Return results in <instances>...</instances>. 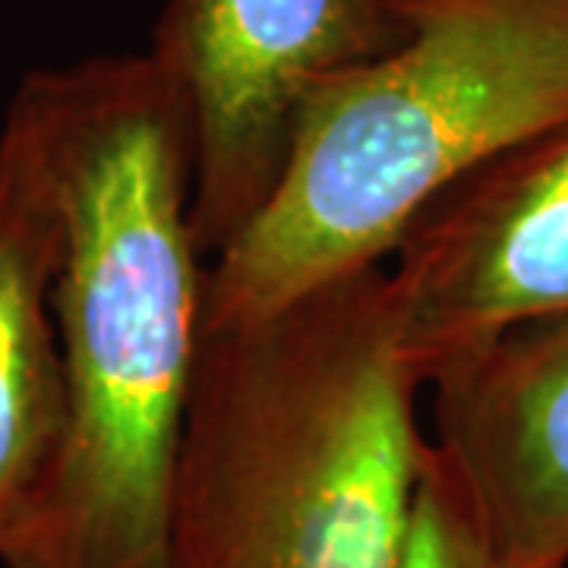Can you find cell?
<instances>
[{
	"mask_svg": "<svg viewBox=\"0 0 568 568\" xmlns=\"http://www.w3.org/2000/svg\"><path fill=\"white\" fill-rule=\"evenodd\" d=\"M433 436L508 568H568V313L429 379Z\"/></svg>",
	"mask_w": 568,
	"mask_h": 568,
	"instance_id": "obj_6",
	"label": "cell"
},
{
	"mask_svg": "<svg viewBox=\"0 0 568 568\" xmlns=\"http://www.w3.org/2000/svg\"><path fill=\"white\" fill-rule=\"evenodd\" d=\"M398 568H508L458 474L429 439Z\"/></svg>",
	"mask_w": 568,
	"mask_h": 568,
	"instance_id": "obj_8",
	"label": "cell"
},
{
	"mask_svg": "<svg viewBox=\"0 0 568 568\" xmlns=\"http://www.w3.org/2000/svg\"><path fill=\"white\" fill-rule=\"evenodd\" d=\"M386 268L424 388L508 328L568 313V123L448 186Z\"/></svg>",
	"mask_w": 568,
	"mask_h": 568,
	"instance_id": "obj_5",
	"label": "cell"
},
{
	"mask_svg": "<svg viewBox=\"0 0 568 568\" xmlns=\"http://www.w3.org/2000/svg\"><path fill=\"white\" fill-rule=\"evenodd\" d=\"M420 392L386 265L203 328L164 568H398Z\"/></svg>",
	"mask_w": 568,
	"mask_h": 568,
	"instance_id": "obj_2",
	"label": "cell"
},
{
	"mask_svg": "<svg viewBox=\"0 0 568 568\" xmlns=\"http://www.w3.org/2000/svg\"><path fill=\"white\" fill-rule=\"evenodd\" d=\"M13 111L54 193L63 429L3 568H164L203 347L190 123L149 51L32 70Z\"/></svg>",
	"mask_w": 568,
	"mask_h": 568,
	"instance_id": "obj_1",
	"label": "cell"
},
{
	"mask_svg": "<svg viewBox=\"0 0 568 568\" xmlns=\"http://www.w3.org/2000/svg\"><path fill=\"white\" fill-rule=\"evenodd\" d=\"M61 222L26 123H0V544L32 503L63 429L54 325Z\"/></svg>",
	"mask_w": 568,
	"mask_h": 568,
	"instance_id": "obj_7",
	"label": "cell"
},
{
	"mask_svg": "<svg viewBox=\"0 0 568 568\" xmlns=\"http://www.w3.org/2000/svg\"><path fill=\"white\" fill-rule=\"evenodd\" d=\"M402 36L392 0H164L149 54L190 123V224L205 263L278 190L306 102Z\"/></svg>",
	"mask_w": 568,
	"mask_h": 568,
	"instance_id": "obj_4",
	"label": "cell"
},
{
	"mask_svg": "<svg viewBox=\"0 0 568 568\" xmlns=\"http://www.w3.org/2000/svg\"><path fill=\"white\" fill-rule=\"evenodd\" d=\"M402 36L306 102L278 190L205 272L203 328L386 265L433 200L568 123V0H392Z\"/></svg>",
	"mask_w": 568,
	"mask_h": 568,
	"instance_id": "obj_3",
	"label": "cell"
}]
</instances>
